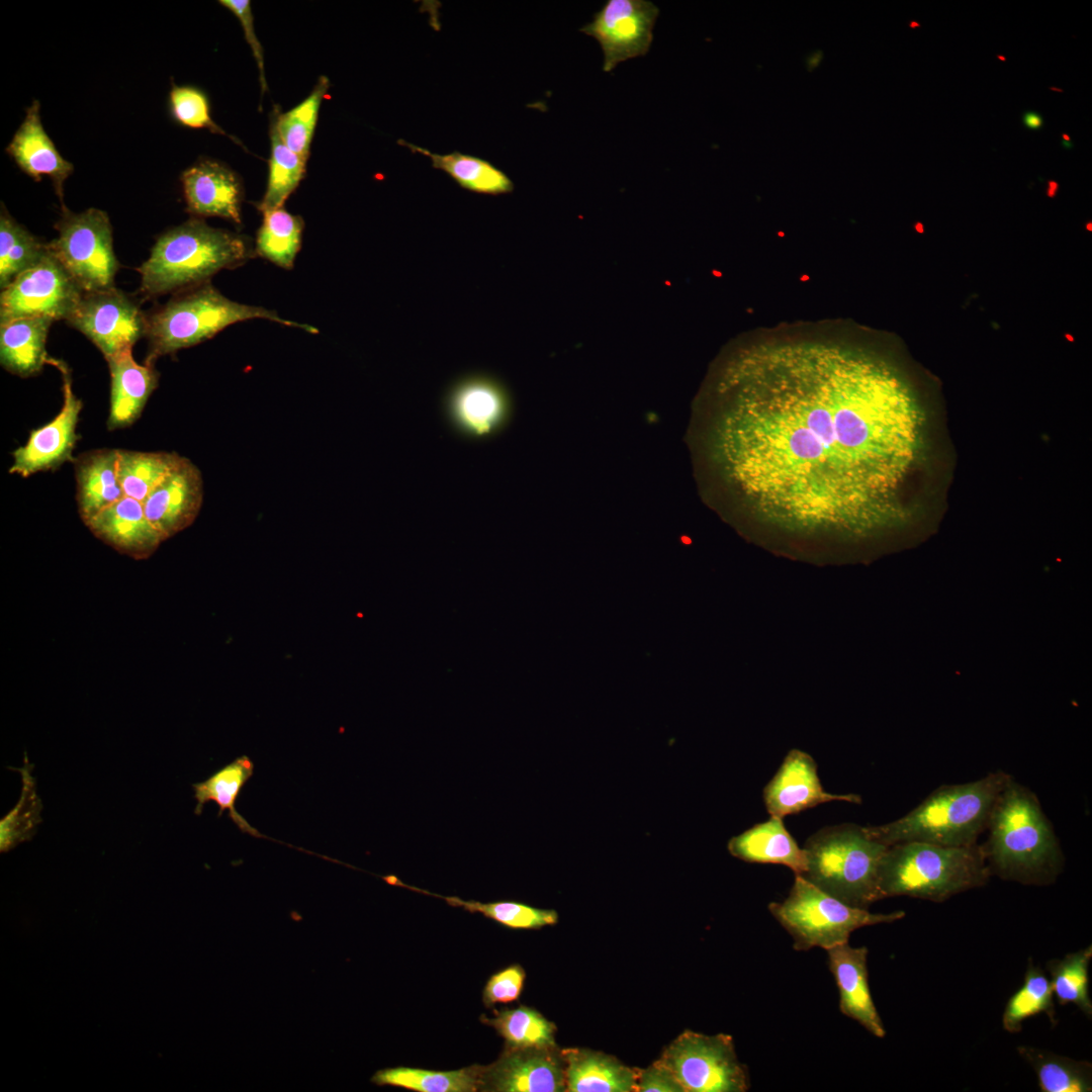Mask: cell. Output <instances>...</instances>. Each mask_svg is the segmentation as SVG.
I'll use <instances>...</instances> for the list:
<instances>
[{
    "instance_id": "obj_25",
    "label": "cell",
    "mask_w": 1092,
    "mask_h": 1092,
    "mask_svg": "<svg viewBox=\"0 0 1092 1092\" xmlns=\"http://www.w3.org/2000/svg\"><path fill=\"white\" fill-rule=\"evenodd\" d=\"M565 1063L566 1091L633 1092L637 1091L638 1070L616 1058L583 1049L561 1052Z\"/></svg>"
},
{
    "instance_id": "obj_17",
    "label": "cell",
    "mask_w": 1092,
    "mask_h": 1092,
    "mask_svg": "<svg viewBox=\"0 0 1092 1092\" xmlns=\"http://www.w3.org/2000/svg\"><path fill=\"white\" fill-rule=\"evenodd\" d=\"M446 403L457 428L469 436L483 437L502 426L511 402L506 387L497 379L472 374L453 384Z\"/></svg>"
},
{
    "instance_id": "obj_5",
    "label": "cell",
    "mask_w": 1092,
    "mask_h": 1092,
    "mask_svg": "<svg viewBox=\"0 0 1092 1092\" xmlns=\"http://www.w3.org/2000/svg\"><path fill=\"white\" fill-rule=\"evenodd\" d=\"M991 875L981 845L942 846L920 841L889 845L878 870L880 900L909 896L943 902L985 885Z\"/></svg>"
},
{
    "instance_id": "obj_19",
    "label": "cell",
    "mask_w": 1092,
    "mask_h": 1092,
    "mask_svg": "<svg viewBox=\"0 0 1092 1092\" xmlns=\"http://www.w3.org/2000/svg\"><path fill=\"white\" fill-rule=\"evenodd\" d=\"M826 951L828 968L839 991L841 1013L857 1021L875 1036L884 1037L886 1029L869 986L868 948L852 947L846 942Z\"/></svg>"
},
{
    "instance_id": "obj_14",
    "label": "cell",
    "mask_w": 1092,
    "mask_h": 1092,
    "mask_svg": "<svg viewBox=\"0 0 1092 1092\" xmlns=\"http://www.w3.org/2000/svg\"><path fill=\"white\" fill-rule=\"evenodd\" d=\"M63 377L64 402L60 413L47 425L32 430L24 446L12 453L13 463L9 472L28 477L40 471L53 470L72 460L78 440L76 432L82 401L72 389V380L66 364L50 359Z\"/></svg>"
},
{
    "instance_id": "obj_12",
    "label": "cell",
    "mask_w": 1092,
    "mask_h": 1092,
    "mask_svg": "<svg viewBox=\"0 0 1092 1092\" xmlns=\"http://www.w3.org/2000/svg\"><path fill=\"white\" fill-rule=\"evenodd\" d=\"M66 322L85 335L105 359L131 350L147 331V315L115 287L84 292Z\"/></svg>"
},
{
    "instance_id": "obj_16",
    "label": "cell",
    "mask_w": 1092,
    "mask_h": 1092,
    "mask_svg": "<svg viewBox=\"0 0 1092 1092\" xmlns=\"http://www.w3.org/2000/svg\"><path fill=\"white\" fill-rule=\"evenodd\" d=\"M202 499L200 470L189 459L180 456L143 506L150 522L167 540L194 522Z\"/></svg>"
},
{
    "instance_id": "obj_35",
    "label": "cell",
    "mask_w": 1092,
    "mask_h": 1092,
    "mask_svg": "<svg viewBox=\"0 0 1092 1092\" xmlns=\"http://www.w3.org/2000/svg\"><path fill=\"white\" fill-rule=\"evenodd\" d=\"M270 138L268 183L266 192L258 203V209L262 213L283 207L286 199L304 178L306 167V161L283 143L272 118Z\"/></svg>"
},
{
    "instance_id": "obj_33",
    "label": "cell",
    "mask_w": 1092,
    "mask_h": 1092,
    "mask_svg": "<svg viewBox=\"0 0 1092 1092\" xmlns=\"http://www.w3.org/2000/svg\"><path fill=\"white\" fill-rule=\"evenodd\" d=\"M384 880L391 885L405 887L419 893L441 898L451 906L462 907L469 912L481 913L485 917L491 918L511 928H540L545 925H553L558 920L557 913L551 909L535 908L515 901H498L491 903H481L472 900L466 901L455 896H440L407 886L393 876L384 877Z\"/></svg>"
},
{
    "instance_id": "obj_44",
    "label": "cell",
    "mask_w": 1092,
    "mask_h": 1092,
    "mask_svg": "<svg viewBox=\"0 0 1092 1092\" xmlns=\"http://www.w3.org/2000/svg\"><path fill=\"white\" fill-rule=\"evenodd\" d=\"M219 3L222 6H224L225 8H228L229 10H231L238 17V19H239V21H240V23H241V25L243 27L246 40H247L248 44L250 46V48H251V50L253 52L254 58L256 60V63H257L258 69H259L262 92H265L266 89H267V83H266V78H265L263 51H262L261 43L258 40L257 35L255 33L254 24H253V15H252L250 1L249 0H220Z\"/></svg>"
},
{
    "instance_id": "obj_52",
    "label": "cell",
    "mask_w": 1092,
    "mask_h": 1092,
    "mask_svg": "<svg viewBox=\"0 0 1092 1092\" xmlns=\"http://www.w3.org/2000/svg\"><path fill=\"white\" fill-rule=\"evenodd\" d=\"M996 57H997V59H998V60H1000L1001 62H1006V61H1007L1006 57H1004V56H1002V55H997Z\"/></svg>"
},
{
    "instance_id": "obj_36",
    "label": "cell",
    "mask_w": 1092,
    "mask_h": 1092,
    "mask_svg": "<svg viewBox=\"0 0 1092 1092\" xmlns=\"http://www.w3.org/2000/svg\"><path fill=\"white\" fill-rule=\"evenodd\" d=\"M1041 1012L1048 1014L1052 1024L1057 1023L1051 982L1042 970L1034 967L1029 960L1023 984L1005 1006L1003 1028L1010 1033L1019 1032L1024 1020Z\"/></svg>"
},
{
    "instance_id": "obj_41",
    "label": "cell",
    "mask_w": 1092,
    "mask_h": 1092,
    "mask_svg": "<svg viewBox=\"0 0 1092 1092\" xmlns=\"http://www.w3.org/2000/svg\"><path fill=\"white\" fill-rule=\"evenodd\" d=\"M489 1022L512 1049L554 1046L555 1026L531 1008L505 1010Z\"/></svg>"
},
{
    "instance_id": "obj_46",
    "label": "cell",
    "mask_w": 1092,
    "mask_h": 1092,
    "mask_svg": "<svg viewBox=\"0 0 1092 1092\" xmlns=\"http://www.w3.org/2000/svg\"><path fill=\"white\" fill-rule=\"evenodd\" d=\"M1023 125L1032 130L1041 129L1043 126V117L1040 113L1032 110H1027L1022 114Z\"/></svg>"
},
{
    "instance_id": "obj_39",
    "label": "cell",
    "mask_w": 1092,
    "mask_h": 1092,
    "mask_svg": "<svg viewBox=\"0 0 1092 1092\" xmlns=\"http://www.w3.org/2000/svg\"><path fill=\"white\" fill-rule=\"evenodd\" d=\"M1092 945L1048 963L1053 994L1061 1005L1072 1003L1087 1017L1092 1015L1089 996V964Z\"/></svg>"
},
{
    "instance_id": "obj_51",
    "label": "cell",
    "mask_w": 1092,
    "mask_h": 1092,
    "mask_svg": "<svg viewBox=\"0 0 1092 1092\" xmlns=\"http://www.w3.org/2000/svg\"><path fill=\"white\" fill-rule=\"evenodd\" d=\"M1062 145H1063V146H1064L1065 148H1072V147H1073V144H1072L1071 142H1065V141H1063V142H1062Z\"/></svg>"
},
{
    "instance_id": "obj_50",
    "label": "cell",
    "mask_w": 1092,
    "mask_h": 1092,
    "mask_svg": "<svg viewBox=\"0 0 1092 1092\" xmlns=\"http://www.w3.org/2000/svg\"><path fill=\"white\" fill-rule=\"evenodd\" d=\"M1062 138H1063V141H1065V142H1071V136L1066 132L1062 133Z\"/></svg>"
},
{
    "instance_id": "obj_15",
    "label": "cell",
    "mask_w": 1092,
    "mask_h": 1092,
    "mask_svg": "<svg viewBox=\"0 0 1092 1092\" xmlns=\"http://www.w3.org/2000/svg\"><path fill=\"white\" fill-rule=\"evenodd\" d=\"M762 797L769 816L784 818L817 805L844 801L860 803L854 794L837 795L824 791L814 758L805 751L792 749L763 789Z\"/></svg>"
},
{
    "instance_id": "obj_20",
    "label": "cell",
    "mask_w": 1092,
    "mask_h": 1092,
    "mask_svg": "<svg viewBox=\"0 0 1092 1092\" xmlns=\"http://www.w3.org/2000/svg\"><path fill=\"white\" fill-rule=\"evenodd\" d=\"M493 1091H566L565 1063L553 1048L512 1049L489 1072Z\"/></svg>"
},
{
    "instance_id": "obj_2",
    "label": "cell",
    "mask_w": 1092,
    "mask_h": 1092,
    "mask_svg": "<svg viewBox=\"0 0 1092 1092\" xmlns=\"http://www.w3.org/2000/svg\"><path fill=\"white\" fill-rule=\"evenodd\" d=\"M982 846L990 872L1023 884H1048L1064 856L1036 796L1008 776L992 808Z\"/></svg>"
},
{
    "instance_id": "obj_23",
    "label": "cell",
    "mask_w": 1092,
    "mask_h": 1092,
    "mask_svg": "<svg viewBox=\"0 0 1092 1092\" xmlns=\"http://www.w3.org/2000/svg\"><path fill=\"white\" fill-rule=\"evenodd\" d=\"M110 372L109 430L124 428L141 416L149 397L158 385L159 373L154 361L142 365L135 362L131 350L106 359Z\"/></svg>"
},
{
    "instance_id": "obj_27",
    "label": "cell",
    "mask_w": 1092,
    "mask_h": 1092,
    "mask_svg": "<svg viewBox=\"0 0 1092 1092\" xmlns=\"http://www.w3.org/2000/svg\"><path fill=\"white\" fill-rule=\"evenodd\" d=\"M53 322L48 316H31L0 325L2 367L23 378L39 373L51 359L46 343Z\"/></svg>"
},
{
    "instance_id": "obj_8",
    "label": "cell",
    "mask_w": 1092,
    "mask_h": 1092,
    "mask_svg": "<svg viewBox=\"0 0 1092 1092\" xmlns=\"http://www.w3.org/2000/svg\"><path fill=\"white\" fill-rule=\"evenodd\" d=\"M768 910L791 934L796 950L813 947L829 949L848 942L856 929L902 919L904 911L872 913L850 906L822 891L804 877L795 875L794 884L783 902H771Z\"/></svg>"
},
{
    "instance_id": "obj_45",
    "label": "cell",
    "mask_w": 1092,
    "mask_h": 1092,
    "mask_svg": "<svg viewBox=\"0 0 1092 1092\" xmlns=\"http://www.w3.org/2000/svg\"><path fill=\"white\" fill-rule=\"evenodd\" d=\"M637 1091L685 1092L672 1072L660 1061H656L646 1069L638 1070Z\"/></svg>"
},
{
    "instance_id": "obj_49",
    "label": "cell",
    "mask_w": 1092,
    "mask_h": 1092,
    "mask_svg": "<svg viewBox=\"0 0 1092 1092\" xmlns=\"http://www.w3.org/2000/svg\"><path fill=\"white\" fill-rule=\"evenodd\" d=\"M920 26H921V25H920V23H919V22H917L916 20H911V21L909 22V27H910V28H918V27H920Z\"/></svg>"
},
{
    "instance_id": "obj_4",
    "label": "cell",
    "mask_w": 1092,
    "mask_h": 1092,
    "mask_svg": "<svg viewBox=\"0 0 1092 1092\" xmlns=\"http://www.w3.org/2000/svg\"><path fill=\"white\" fill-rule=\"evenodd\" d=\"M1008 776L997 770L970 783L941 786L905 816L864 829L886 845L906 841L942 846L976 844Z\"/></svg>"
},
{
    "instance_id": "obj_40",
    "label": "cell",
    "mask_w": 1092,
    "mask_h": 1092,
    "mask_svg": "<svg viewBox=\"0 0 1092 1092\" xmlns=\"http://www.w3.org/2000/svg\"><path fill=\"white\" fill-rule=\"evenodd\" d=\"M21 776V795L15 807L0 820V850L7 852L17 844L31 839L41 821V801L36 793L32 764L24 756L23 766L13 768Z\"/></svg>"
},
{
    "instance_id": "obj_3",
    "label": "cell",
    "mask_w": 1092,
    "mask_h": 1092,
    "mask_svg": "<svg viewBox=\"0 0 1092 1092\" xmlns=\"http://www.w3.org/2000/svg\"><path fill=\"white\" fill-rule=\"evenodd\" d=\"M254 256L249 240L215 229L196 217L161 235L149 258L136 269L147 297L177 293L208 282L223 269H234Z\"/></svg>"
},
{
    "instance_id": "obj_22",
    "label": "cell",
    "mask_w": 1092,
    "mask_h": 1092,
    "mask_svg": "<svg viewBox=\"0 0 1092 1092\" xmlns=\"http://www.w3.org/2000/svg\"><path fill=\"white\" fill-rule=\"evenodd\" d=\"M6 153L34 181L39 182L43 176L49 177L61 201L62 210L67 208L64 203V183L73 173L74 166L61 156L46 132L40 121L37 100L26 109L24 120L6 148Z\"/></svg>"
},
{
    "instance_id": "obj_9",
    "label": "cell",
    "mask_w": 1092,
    "mask_h": 1092,
    "mask_svg": "<svg viewBox=\"0 0 1092 1092\" xmlns=\"http://www.w3.org/2000/svg\"><path fill=\"white\" fill-rule=\"evenodd\" d=\"M55 229L58 237L47 244L48 249L84 292L114 287L119 264L106 212L91 207L74 213L66 208Z\"/></svg>"
},
{
    "instance_id": "obj_37",
    "label": "cell",
    "mask_w": 1092,
    "mask_h": 1092,
    "mask_svg": "<svg viewBox=\"0 0 1092 1092\" xmlns=\"http://www.w3.org/2000/svg\"><path fill=\"white\" fill-rule=\"evenodd\" d=\"M179 457L176 453L118 450V478L124 495L143 503Z\"/></svg>"
},
{
    "instance_id": "obj_53",
    "label": "cell",
    "mask_w": 1092,
    "mask_h": 1092,
    "mask_svg": "<svg viewBox=\"0 0 1092 1092\" xmlns=\"http://www.w3.org/2000/svg\"><path fill=\"white\" fill-rule=\"evenodd\" d=\"M1050 89L1053 90V91H1058V92L1063 93L1062 89H1059V88H1056V87H1050Z\"/></svg>"
},
{
    "instance_id": "obj_26",
    "label": "cell",
    "mask_w": 1092,
    "mask_h": 1092,
    "mask_svg": "<svg viewBox=\"0 0 1092 1092\" xmlns=\"http://www.w3.org/2000/svg\"><path fill=\"white\" fill-rule=\"evenodd\" d=\"M117 465L116 449L94 450L77 459V504L84 524L124 496Z\"/></svg>"
},
{
    "instance_id": "obj_28",
    "label": "cell",
    "mask_w": 1092,
    "mask_h": 1092,
    "mask_svg": "<svg viewBox=\"0 0 1092 1092\" xmlns=\"http://www.w3.org/2000/svg\"><path fill=\"white\" fill-rule=\"evenodd\" d=\"M398 144L407 147L413 153L429 157L433 168L444 171L460 187L468 191L485 195H500L514 190V183L508 175L486 160L459 152L435 154L401 140Z\"/></svg>"
},
{
    "instance_id": "obj_47",
    "label": "cell",
    "mask_w": 1092,
    "mask_h": 1092,
    "mask_svg": "<svg viewBox=\"0 0 1092 1092\" xmlns=\"http://www.w3.org/2000/svg\"><path fill=\"white\" fill-rule=\"evenodd\" d=\"M1058 188H1059V184H1058L1057 181L1049 180L1048 181L1046 195L1050 196V197H1054L1057 194Z\"/></svg>"
},
{
    "instance_id": "obj_18",
    "label": "cell",
    "mask_w": 1092,
    "mask_h": 1092,
    "mask_svg": "<svg viewBox=\"0 0 1092 1092\" xmlns=\"http://www.w3.org/2000/svg\"><path fill=\"white\" fill-rule=\"evenodd\" d=\"M186 210L195 216H216L242 223L243 188L226 166L200 160L181 175Z\"/></svg>"
},
{
    "instance_id": "obj_6",
    "label": "cell",
    "mask_w": 1092,
    "mask_h": 1092,
    "mask_svg": "<svg viewBox=\"0 0 1092 1092\" xmlns=\"http://www.w3.org/2000/svg\"><path fill=\"white\" fill-rule=\"evenodd\" d=\"M264 318L309 333L318 330L280 317L276 311L229 299L209 282L177 292L166 304L147 316V360L195 346L236 323Z\"/></svg>"
},
{
    "instance_id": "obj_1",
    "label": "cell",
    "mask_w": 1092,
    "mask_h": 1092,
    "mask_svg": "<svg viewBox=\"0 0 1092 1092\" xmlns=\"http://www.w3.org/2000/svg\"><path fill=\"white\" fill-rule=\"evenodd\" d=\"M716 382L715 445L728 481L785 527L860 533L896 511L917 456L909 379L856 324L762 329Z\"/></svg>"
},
{
    "instance_id": "obj_31",
    "label": "cell",
    "mask_w": 1092,
    "mask_h": 1092,
    "mask_svg": "<svg viewBox=\"0 0 1092 1092\" xmlns=\"http://www.w3.org/2000/svg\"><path fill=\"white\" fill-rule=\"evenodd\" d=\"M47 253V244L38 241L19 224L1 203L0 288H6L18 275L37 264Z\"/></svg>"
},
{
    "instance_id": "obj_29",
    "label": "cell",
    "mask_w": 1092,
    "mask_h": 1092,
    "mask_svg": "<svg viewBox=\"0 0 1092 1092\" xmlns=\"http://www.w3.org/2000/svg\"><path fill=\"white\" fill-rule=\"evenodd\" d=\"M253 772V761L249 756L243 755L215 771L205 781L193 784L194 798L197 801L195 814H201L206 803L215 802L219 807L218 816L228 810L229 816L242 832L264 837L236 809L237 799Z\"/></svg>"
},
{
    "instance_id": "obj_11",
    "label": "cell",
    "mask_w": 1092,
    "mask_h": 1092,
    "mask_svg": "<svg viewBox=\"0 0 1092 1092\" xmlns=\"http://www.w3.org/2000/svg\"><path fill=\"white\" fill-rule=\"evenodd\" d=\"M83 293L48 249L37 264L22 272L2 290L0 325L31 316L67 321Z\"/></svg>"
},
{
    "instance_id": "obj_34",
    "label": "cell",
    "mask_w": 1092,
    "mask_h": 1092,
    "mask_svg": "<svg viewBox=\"0 0 1092 1092\" xmlns=\"http://www.w3.org/2000/svg\"><path fill=\"white\" fill-rule=\"evenodd\" d=\"M372 1082L420 1092H471L481 1084L476 1069L443 1072L404 1067L378 1071Z\"/></svg>"
},
{
    "instance_id": "obj_13",
    "label": "cell",
    "mask_w": 1092,
    "mask_h": 1092,
    "mask_svg": "<svg viewBox=\"0 0 1092 1092\" xmlns=\"http://www.w3.org/2000/svg\"><path fill=\"white\" fill-rule=\"evenodd\" d=\"M658 7L648 0H608L580 31L597 39L604 54L603 71L645 56L653 40Z\"/></svg>"
},
{
    "instance_id": "obj_7",
    "label": "cell",
    "mask_w": 1092,
    "mask_h": 1092,
    "mask_svg": "<svg viewBox=\"0 0 1092 1092\" xmlns=\"http://www.w3.org/2000/svg\"><path fill=\"white\" fill-rule=\"evenodd\" d=\"M888 846L856 824L824 827L807 839V868L800 876L850 906L868 909L880 900L878 870Z\"/></svg>"
},
{
    "instance_id": "obj_42",
    "label": "cell",
    "mask_w": 1092,
    "mask_h": 1092,
    "mask_svg": "<svg viewBox=\"0 0 1092 1092\" xmlns=\"http://www.w3.org/2000/svg\"><path fill=\"white\" fill-rule=\"evenodd\" d=\"M169 107L177 123L190 128H205L212 133L226 135L242 145L212 120L208 99L201 90L192 86L173 84L169 93Z\"/></svg>"
},
{
    "instance_id": "obj_30",
    "label": "cell",
    "mask_w": 1092,
    "mask_h": 1092,
    "mask_svg": "<svg viewBox=\"0 0 1092 1092\" xmlns=\"http://www.w3.org/2000/svg\"><path fill=\"white\" fill-rule=\"evenodd\" d=\"M1018 1054L1034 1070L1042 1092H1090L1092 1065L1085 1061L1053 1054L1049 1051L1020 1045Z\"/></svg>"
},
{
    "instance_id": "obj_43",
    "label": "cell",
    "mask_w": 1092,
    "mask_h": 1092,
    "mask_svg": "<svg viewBox=\"0 0 1092 1092\" xmlns=\"http://www.w3.org/2000/svg\"><path fill=\"white\" fill-rule=\"evenodd\" d=\"M525 972L520 966H512L493 975L487 982L483 997L487 1003H508L520 996Z\"/></svg>"
},
{
    "instance_id": "obj_10",
    "label": "cell",
    "mask_w": 1092,
    "mask_h": 1092,
    "mask_svg": "<svg viewBox=\"0 0 1092 1092\" xmlns=\"http://www.w3.org/2000/svg\"><path fill=\"white\" fill-rule=\"evenodd\" d=\"M685 1092H745L747 1069L736 1056L731 1035H706L692 1030L679 1034L658 1060Z\"/></svg>"
},
{
    "instance_id": "obj_48",
    "label": "cell",
    "mask_w": 1092,
    "mask_h": 1092,
    "mask_svg": "<svg viewBox=\"0 0 1092 1092\" xmlns=\"http://www.w3.org/2000/svg\"><path fill=\"white\" fill-rule=\"evenodd\" d=\"M821 58H822V53L817 52L816 53V58H814L813 61H808L809 70H813L815 67H817L819 65V63H820Z\"/></svg>"
},
{
    "instance_id": "obj_21",
    "label": "cell",
    "mask_w": 1092,
    "mask_h": 1092,
    "mask_svg": "<svg viewBox=\"0 0 1092 1092\" xmlns=\"http://www.w3.org/2000/svg\"><path fill=\"white\" fill-rule=\"evenodd\" d=\"M85 525L95 537L133 559L149 558L165 541L143 503L125 495Z\"/></svg>"
},
{
    "instance_id": "obj_38",
    "label": "cell",
    "mask_w": 1092,
    "mask_h": 1092,
    "mask_svg": "<svg viewBox=\"0 0 1092 1092\" xmlns=\"http://www.w3.org/2000/svg\"><path fill=\"white\" fill-rule=\"evenodd\" d=\"M330 87L327 77L318 78L310 94L285 113L274 110L272 119L283 143L307 161L322 102Z\"/></svg>"
},
{
    "instance_id": "obj_32",
    "label": "cell",
    "mask_w": 1092,
    "mask_h": 1092,
    "mask_svg": "<svg viewBox=\"0 0 1092 1092\" xmlns=\"http://www.w3.org/2000/svg\"><path fill=\"white\" fill-rule=\"evenodd\" d=\"M303 219L283 207L263 213L256 238V254L273 264L291 269L301 246Z\"/></svg>"
},
{
    "instance_id": "obj_24",
    "label": "cell",
    "mask_w": 1092,
    "mask_h": 1092,
    "mask_svg": "<svg viewBox=\"0 0 1092 1092\" xmlns=\"http://www.w3.org/2000/svg\"><path fill=\"white\" fill-rule=\"evenodd\" d=\"M729 853L743 861L777 863L803 875L807 868L801 848L785 827L783 818L772 817L733 836L727 844Z\"/></svg>"
}]
</instances>
